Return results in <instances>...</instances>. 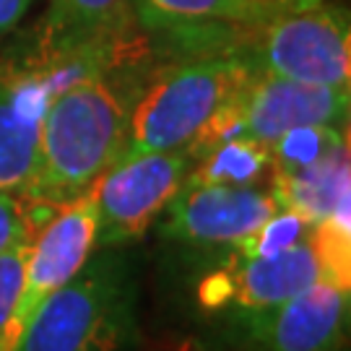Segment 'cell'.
<instances>
[{
    "instance_id": "1",
    "label": "cell",
    "mask_w": 351,
    "mask_h": 351,
    "mask_svg": "<svg viewBox=\"0 0 351 351\" xmlns=\"http://www.w3.org/2000/svg\"><path fill=\"white\" fill-rule=\"evenodd\" d=\"M136 88L138 84L130 86L114 71L50 88L39 123L37 167L21 195L55 211L84 195L123 151Z\"/></svg>"
},
{
    "instance_id": "2",
    "label": "cell",
    "mask_w": 351,
    "mask_h": 351,
    "mask_svg": "<svg viewBox=\"0 0 351 351\" xmlns=\"http://www.w3.org/2000/svg\"><path fill=\"white\" fill-rule=\"evenodd\" d=\"M252 68L234 52H208L169 63L138 84L120 154L188 149Z\"/></svg>"
},
{
    "instance_id": "3",
    "label": "cell",
    "mask_w": 351,
    "mask_h": 351,
    "mask_svg": "<svg viewBox=\"0 0 351 351\" xmlns=\"http://www.w3.org/2000/svg\"><path fill=\"white\" fill-rule=\"evenodd\" d=\"M133 268L110 247L39 307L16 351H112L133 330Z\"/></svg>"
},
{
    "instance_id": "4",
    "label": "cell",
    "mask_w": 351,
    "mask_h": 351,
    "mask_svg": "<svg viewBox=\"0 0 351 351\" xmlns=\"http://www.w3.org/2000/svg\"><path fill=\"white\" fill-rule=\"evenodd\" d=\"M245 32L250 34L245 47L232 52L252 71L310 86L351 88V29L343 8L320 3L281 11Z\"/></svg>"
},
{
    "instance_id": "5",
    "label": "cell",
    "mask_w": 351,
    "mask_h": 351,
    "mask_svg": "<svg viewBox=\"0 0 351 351\" xmlns=\"http://www.w3.org/2000/svg\"><path fill=\"white\" fill-rule=\"evenodd\" d=\"M351 88L310 86L281 75L252 71L232 99L211 117L201 136L188 146L193 162L232 138L274 143L284 133L304 125H349Z\"/></svg>"
},
{
    "instance_id": "6",
    "label": "cell",
    "mask_w": 351,
    "mask_h": 351,
    "mask_svg": "<svg viewBox=\"0 0 351 351\" xmlns=\"http://www.w3.org/2000/svg\"><path fill=\"white\" fill-rule=\"evenodd\" d=\"M193 169L188 149L120 154L94 182L99 247L141 239L164 216Z\"/></svg>"
},
{
    "instance_id": "7",
    "label": "cell",
    "mask_w": 351,
    "mask_h": 351,
    "mask_svg": "<svg viewBox=\"0 0 351 351\" xmlns=\"http://www.w3.org/2000/svg\"><path fill=\"white\" fill-rule=\"evenodd\" d=\"M99 247V211L86 190L84 195L60 206L39 229L26 258L24 284L5 330L0 333V351H16L26 328L58 289L84 268Z\"/></svg>"
},
{
    "instance_id": "8",
    "label": "cell",
    "mask_w": 351,
    "mask_h": 351,
    "mask_svg": "<svg viewBox=\"0 0 351 351\" xmlns=\"http://www.w3.org/2000/svg\"><path fill=\"white\" fill-rule=\"evenodd\" d=\"M323 278H328L326 261L315 245V234H310L300 245L265 258H237L226 252L224 263L201 278L198 302L206 310L232 313L242 320L284 304Z\"/></svg>"
},
{
    "instance_id": "9",
    "label": "cell",
    "mask_w": 351,
    "mask_h": 351,
    "mask_svg": "<svg viewBox=\"0 0 351 351\" xmlns=\"http://www.w3.org/2000/svg\"><path fill=\"white\" fill-rule=\"evenodd\" d=\"M278 211L271 190L203 185L185 180L167 206L162 234L188 247L232 250Z\"/></svg>"
},
{
    "instance_id": "10",
    "label": "cell",
    "mask_w": 351,
    "mask_h": 351,
    "mask_svg": "<svg viewBox=\"0 0 351 351\" xmlns=\"http://www.w3.org/2000/svg\"><path fill=\"white\" fill-rule=\"evenodd\" d=\"M349 297L351 287L323 278L242 323L255 351H346Z\"/></svg>"
},
{
    "instance_id": "11",
    "label": "cell",
    "mask_w": 351,
    "mask_h": 351,
    "mask_svg": "<svg viewBox=\"0 0 351 351\" xmlns=\"http://www.w3.org/2000/svg\"><path fill=\"white\" fill-rule=\"evenodd\" d=\"M133 19V0H52L39 34V55L55 65L84 50L123 42Z\"/></svg>"
},
{
    "instance_id": "12",
    "label": "cell",
    "mask_w": 351,
    "mask_h": 351,
    "mask_svg": "<svg viewBox=\"0 0 351 351\" xmlns=\"http://www.w3.org/2000/svg\"><path fill=\"white\" fill-rule=\"evenodd\" d=\"M50 88L42 78L0 84V193H24L37 167L39 123Z\"/></svg>"
},
{
    "instance_id": "13",
    "label": "cell",
    "mask_w": 351,
    "mask_h": 351,
    "mask_svg": "<svg viewBox=\"0 0 351 351\" xmlns=\"http://www.w3.org/2000/svg\"><path fill=\"white\" fill-rule=\"evenodd\" d=\"M274 198L278 208L302 213L310 221H326L333 216H349L351 208V167L349 146L326 159L291 172H276Z\"/></svg>"
},
{
    "instance_id": "14",
    "label": "cell",
    "mask_w": 351,
    "mask_h": 351,
    "mask_svg": "<svg viewBox=\"0 0 351 351\" xmlns=\"http://www.w3.org/2000/svg\"><path fill=\"white\" fill-rule=\"evenodd\" d=\"M284 8L274 0H133V13L149 29H247Z\"/></svg>"
},
{
    "instance_id": "15",
    "label": "cell",
    "mask_w": 351,
    "mask_h": 351,
    "mask_svg": "<svg viewBox=\"0 0 351 351\" xmlns=\"http://www.w3.org/2000/svg\"><path fill=\"white\" fill-rule=\"evenodd\" d=\"M188 180L203 185L271 190L276 182V164L268 143L252 138H232L201 154L193 162Z\"/></svg>"
},
{
    "instance_id": "16",
    "label": "cell",
    "mask_w": 351,
    "mask_h": 351,
    "mask_svg": "<svg viewBox=\"0 0 351 351\" xmlns=\"http://www.w3.org/2000/svg\"><path fill=\"white\" fill-rule=\"evenodd\" d=\"M349 146V125H304L284 133L281 138L268 143L276 172L302 169L307 164L326 159L339 149Z\"/></svg>"
},
{
    "instance_id": "17",
    "label": "cell",
    "mask_w": 351,
    "mask_h": 351,
    "mask_svg": "<svg viewBox=\"0 0 351 351\" xmlns=\"http://www.w3.org/2000/svg\"><path fill=\"white\" fill-rule=\"evenodd\" d=\"M315 221L304 219L302 213L289 211V208H278L268 221L258 226L252 234L237 242L232 255L237 258H265V255H276L281 250H289L291 245H300L313 234Z\"/></svg>"
},
{
    "instance_id": "18",
    "label": "cell",
    "mask_w": 351,
    "mask_h": 351,
    "mask_svg": "<svg viewBox=\"0 0 351 351\" xmlns=\"http://www.w3.org/2000/svg\"><path fill=\"white\" fill-rule=\"evenodd\" d=\"M55 208L32 203L19 193H0V252L13 247L16 242L37 234L47 224Z\"/></svg>"
},
{
    "instance_id": "19",
    "label": "cell",
    "mask_w": 351,
    "mask_h": 351,
    "mask_svg": "<svg viewBox=\"0 0 351 351\" xmlns=\"http://www.w3.org/2000/svg\"><path fill=\"white\" fill-rule=\"evenodd\" d=\"M32 242H34V234L0 252V333L5 330L8 320H11L19 291H21V284H24L26 258H29V250H32Z\"/></svg>"
},
{
    "instance_id": "20",
    "label": "cell",
    "mask_w": 351,
    "mask_h": 351,
    "mask_svg": "<svg viewBox=\"0 0 351 351\" xmlns=\"http://www.w3.org/2000/svg\"><path fill=\"white\" fill-rule=\"evenodd\" d=\"M34 0H0V37L19 26Z\"/></svg>"
},
{
    "instance_id": "21",
    "label": "cell",
    "mask_w": 351,
    "mask_h": 351,
    "mask_svg": "<svg viewBox=\"0 0 351 351\" xmlns=\"http://www.w3.org/2000/svg\"><path fill=\"white\" fill-rule=\"evenodd\" d=\"M278 3L284 11H302V8H313V5H320L323 0H274Z\"/></svg>"
}]
</instances>
